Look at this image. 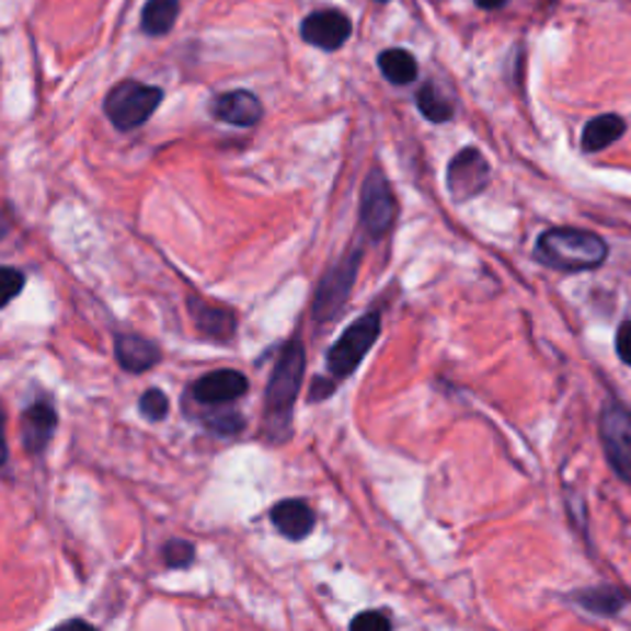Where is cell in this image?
<instances>
[{
    "label": "cell",
    "mask_w": 631,
    "mask_h": 631,
    "mask_svg": "<svg viewBox=\"0 0 631 631\" xmlns=\"http://www.w3.org/2000/svg\"><path fill=\"white\" fill-rule=\"evenodd\" d=\"M607 244L599 234L575 227H552L542 232L536 254L542 264L560 272H589L607 260Z\"/></svg>",
    "instance_id": "cell-2"
},
{
    "label": "cell",
    "mask_w": 631,
    "mask_h": 631,
    "mask_svg": "<svg viewBox=\"0 0 631 631\" xmlns=\"http://www.w3.org/2000/svg\"><path fill=\"white\" fill-rule=\"evenodd\" d=\"M53 631H96L92 624H87L82 619H72V621H62V624H57Z\"/></svg>",
    "instance_id": "cell-28"
},
{
    "label": "cell",
    "mask_w": 631,
    "mask_h": 631,
    "mask_svg": "<svg viewBox=\"0 0 631 631\" xmlns=\"http://www.w3.org/2000/svg\"><path fill=\"white\" fill-rule=\"evenodd\" d=\"M303 365L306 355L299 341L286 345L274 365V372L264 392V424L272 441L289 437L294 402L303 380Z\"/></svg>",
    "instance_id": "cell-1"
},
{
    "label": "cell",
    "mask_w": 631,
    "mask_h": 631,
    "mask_svg": "<svg viewBox=\"0 0 631 631\" xmlns=\"http://www.w3.org/2000/svg\"><path fill=\"white\" fill-rule=\"evenodd\" d=\"M481 8H501L506 0H477Z\"/></svg>",
    "instance_id": "cell-30"
},
{
    "label": "cell",
    "mask_w": 631,
    "mask_h": 631,
    "mask_svg": "<svg viewBox=\"0 0 631 631\" xmlns=\"http://www.w3.org/2000/svg\"><path fill=\"white\" fill-rule=\"evenodd\" d=\"M181 13V0H148L141 10V27L146 35L161 37L168 35Z\"/></svg>",
    "instance_id": "cell-17"
},
{
    "label": "cell",
    "mask_w": 631,
    "mask_h": 631,
    "mask_svg": "<svg viewBox=\"0 0 631 631\" xmlns=\"http://www.w3.org/2000/svg\"><path fill=\"white\" fill-rule=\"evenodd\" d=\"M8 230H10V222L5 220L3 215H0V240H3V237L8 234Z\"/></svg>",
    "instance_id": "cell-31"
},
{
    "label": "cell",
    "mask_w": 631,
    "mask_h": 631,
    "mask_svg": "<svg viewBox=\"0 0 631 631\" xmlns=\"http://www.w3.org/2000/svg\"><path fill=\"white\" fill-rule=\"evenodd\" d=\"M8 447H5V427H3V410H0V467L5 463Z\"/></svg>",
    "instance_id": "cell-29"
},
{
    "label": "cell",
    "mask_w": 631,
    "mask_h": 631,
    "mask_svg": "<svg viewBox=\"0 0 631 631\" xmlns=\"http://www.w3.org/2000/svg\"><path fill=\"white\" fill-rule=\"evenodd\" d=\"M272 523L289 540H303L313 530V508L301 498L279 501L272 508Z\"/></svg>",
    "instance_id": "cell-13"
},
{
    "label": "cell",
    "mask_w": 631,
    "mask_h": 631,
    "mask_svg": "<svg viewBox=\"0 0 631 631\" xmlns=\"http://www.w3.org/2000/svg\"><path fill=\"white\" fill-rule=\"evenodd\" d=\"M141 414L151 422H161L168 414V398L161 390H148L141 394Z\"/></svg>",
    "instance_id": "cell-24"
},
{
    "label": "cell",
    "mask_w": 631,
    "mask_h": 631,
    "mask_svg": "<svg viewBox=\"0 0 631 631\" xmlns=\"http://www.w3.org/2000/svg\"><path fill=\"white\" fill-rule=\"evenodd\" d=\"M163 102V89L124 79L104 99V114L118 131H131L146 124Z\"/></svg>",
    "instance_id": "cell-3"
},
{
    "label": "cell",
    "mask_w": 631,
    "mask_h": 631,
    "mask_svg": "<svg viewBox=\"0 0 631 631\" xmlns=\"http://www.w3.org/2000/svg\"><path fill=\"white\" fill-rule=\"evenodd\" d=\"M378 335H380V316L378 313L360 316V319L353 321L348 325V331L333 343L329 358H325L329 370L333 375H339V378L351 375L365 358V353L372 348V343L378 341Z\"/></svg>",
    "instance_id": "cell-4"
},
{
    "label": "cell",
    "mask_w": 631,
    "mask_h": 631,
    "mask_svg": "<svg viewBox=\"0 0 631 631\" xmlns=\"http://www.w3.org/2000/svg\"><path fill=\"white\" fill-rule=\"evenodd\" d=\"M116 360L128 372H146L161 360V351L144 335L122 333L116 335Z\"/></svg>",
    "instance_id": "cell-14"
},
{
    "label": "cell",
    "mask_w": 631,
    "mask_h": 631,
    "mask_svg": "<svg viewBox=\"0 0 631 631\" xmlns=\"http://www.w3.org/2000/svg\"><path fill=\"white\" fill-rule=\"evenodd\" d=\"M575 597L582 607L599 617L617 615V611L627 605V597L615 587H592L585 592H577Z\"/></svg>",
    "instance_id": "cell-19"
},
{
    "label": "cell",
    "mask_w": 631,
    "mask_h": 631,
    "mask_svg": "<svg viewBox=\"0 0 631 631\" xmlns=\"http://www.w3.org/2000/svg\"><path fill=\"white\" fill-rule=\"evenodd\" d=\"M163 560L168 567H187L195 560V548L187 540H171L163 548Z\"/></svg>",
    "instance_id": "cell-22"
},
{
    "label": "cell",
    "mask_w": 631,
    "mask_h": 631,
    "mask_svg": "<svg viewBox=\"0 0 631 631\" xmlns=\"http://www.w3.org/2000/svg\"><path fill=\"white\" fill-rule=\"evenodd\" d=\"M351 631H390V621L380 611H360L351 621Z\"/></svg>",
    "instance_id": "cell-25"
},
{
    "label": "cell",
    "mask_w": 631,
    "mask_h": 631,
    "mask_svg": "<svg viewBox=\"0 0 631 631\" xmlns=\"http://www.w3.org/2000/svg\"><path fill=\"white\" fill-rule=\"evenodd\" d=\"M210 112L217 122L230 126H254L264 114V106L260 99L244 89H234V92L220 94L210 104Z\"/></svg>",
    "instance_id": "cell-11"
},
{
    "label": "cell",
    "mask_w": 631,
    "mask_h": 631,
    "mask_svg": "<svg viewBox=\"0 0 631 631\" xmlns=\"http://www.w3.org/2000/svg\"><path fill=\"white\" fill-rule=\"evenodd\" d=\"M57 427V412L53 404L35 402L33 408L25 410L23 422H20V437H23L25 449L30 454L45 451V447L53 439Z\"/></svg>",
    "instance_id": "cell-12"
},
{
    "label": "cell",
    "mask_w": 631,
    "mask_h": 631,
    "mask_svg": "<svg viewBox=\"0 0 631 631\" xmlns=\"http://www.w3.org/2000/svg\"><path fill=\"white\" fill-rule=\"evenodd\" d=\"M353 25L348 15L341 10H316V13L306 15L301 23V37L319 49H339L351 37Z\"/></svg>",
    "instance_id": "cell-9"
},
{
    "label": "cell",
    "mask_w": 631,
    "mask_h": 631,
    "mask_svg": "<svg viewBox=\"0 0 631 631\" xmlns=\"http://www.w3.org/2000/svg\"><path fill=\"white\" fill-rule=\"evenodd\" d=\"M599 437L611 469L631 483V414L619 402H607L601 410Z\"/></svg>",
    "instance_id": "cell-5"
},
{
    "label": "cell",
    "mask_w": 631,
    "mask_h": 631,
    "mask_svg": "<svg viewBox=\"0 0 631 631\" xmlns=\"http://www.w3.org/2000/svg\"><path fill=\"white\" fill-rule=\"evenodd\" d=\"M491 168L479 148H463L447 168V185L454 200H469L489 185Z\"/></svg>",
    "instance_id": "cell-8"
},
{
    "label": "cell",
    "mask_w": 631,
    "mask_h": 631,
    "mask_svg": "<svg viewBox=\"0 0 631 631\" xmlns=\"http://www.w3.org/2000/svg\"><path fill=\"white\" fill-rule=\"evenodd\" d=\"M617 353L627 365H631V321H624L617 331Z\"/></svg>",
    "instance_id": "cell-26"
},
{
    "label": "cell",
    "mask_w": 631,
    "mask_h": 631,
    "mask_svg": "<svg viewBox=\"0 0 631 631\" xmlns=\"http://www.w3.org/2000/svg\"><path fill=\"white\" fill-rule=\"evenodd\" d=\"M358 266H360V252H353L348 256H343V260L323 276L319 291H316V301H313L316 319L331 321L341 313L345 299L351 296L355 276H358Z\"/></svg>",
    "instance_id": "cell-7"
},
{
    "label": "cell",
    "mask_w": 631,
    "mask_h": 631,
    "mask_svg": "<svg viewBox=\"0 0 631 631\" xmlns=\"http://www.w3.org/2000/svg\"><path fill=\"white\" fill-rule=\"evenodd\" d=\"M624 131H627L624 118L617 114H601L597 118H592V122H587L585 131H582V148H585L587 153L605 151L607 146H611L617 138L624 136Z\"/></svg>",
    "instance_id": "cell-16"
},
{
    "label": "cell",
    "mask_w": 631,
    "mask_h": 631,
    "mask_svg": "<svg viewBox=\"0 0 631 631\" xmlns=\"http://www.w3.org/2000/svg\"><path fill=\"white\" fill-rule=\"evenodd\" d=\"M417 108H420L424 118H429V122H434V124L449 122L451 114H454L451 104L439 94V89L434 87V84H424L420 89V92H417Z\"/></svg>",
    "instance_id": "cell-20"
},
{
    "label": "cell",
    "mask_w": 631,
    "mask_h": 631,
    "mask_svg": "<svg viewBox=\"0 0 631 631\" xmlns=\"http://www.w3.org/2000/svg\"><path fill=\"white\" fill-rule=\"evenodd\" d=\"M335 390V385L331 380H323V378H316L311 385V392H309V400L311 402H319L323 398H329V394Z\"/></svg>",
    "instance_id": "cell-27"
},
{
    "label": "cell",
    "mask_w": 631,
    "mask_h": 631,
    "mask_svg": "<svg viewBox=\"0 0 631 631\" xmlns=\"http://www.w3.org/2000/svg\"><path fill=\"white\" fill-rule=\"evenodd\" d=\"M250 388V382L237 370H215L193 385V398L200 404L220 408V404L240 400Z\"/></svg>",
    "instance_id": "cell-10"
},
{
    "label": "cell",
    "mask_w": 631,
    "mask_h": 631,
    "mask_svg": "<svg viewBox=\"0 0 631 631\" xmlns=\"http://www.w3.org/2000/svg\"><path fill=\"white\" fill-rule=\"evenodd\" d=\"M205 427H210L217 434H237L244 427V417L240 412H230V410H222L213 414V417L205 420Z\"/></svg>",
    "instance_id": "cell-23"
},
{
    "label": "cell",
    "mask_w": 631,
    "mask_h": 631,
    "mask_svg": "<svg viewBox=\"0 0 631 631\" xmlns=\"http://www.w3.org/2000/svg\"><path fill=\"white\" fill-rule=\"evenodd\" d=\"M25 286V274L13 269V266H0V309L8 301H13L15 296L23 291Z\"/></svg>",
    "instance_id": "cell-21"
},
{
    "label": "cell",
    "mask_w": 631,
    "mask_h": 631,
    "mask_svg": "<svg viewBox=\"0 0 631 631\" xmlns=\"http://www.w3.org/2000/svg\"><path fill=\"white\" fill-rule=\"evenodd\" d=\"M197 329L210 335L215 341H225L234 333V313L230 309H220V306H210L200 299L187 301Z\"/></svg>",
    "instance_id": "cell-15"
},
{
    "label": "cell",
    "mask_w": 631,
    "mask_h": 631,
    "mask_svg": "<svg viewBox=\"0 0 631 631\" xmlns=\"http://www.w3.org/2000/svg\"><path fill=\"white\" fill-rule=\"evenodd\" d=\"M380 3H388V0H380Z\"/></svg>",
    "instance_id": "cell-32"
},
{
    "label": "cell",
    "mask_w": 631,
    "mask_h": 631,
    "mask_svg": "<svg viewBox=\"0 0 631 631\" xmlns=\"http://www.w3.org/2000/svg\"><path fill=\"white\" fill-rule=\"evenodd\" d=\"M378 67L385 79H390L392 84H410L417 79V59H414L408 49H385L378 57Z\"/></svg>",
    "instance_id": "cell-18"
},
{
    "label": "cell",
    "mask_w": 631,
    "mask_h": 631,
    "mask_svg": "<svg viewBox=\"0 0 631 631\" xmlns=\"http://www.w3.org/2000/svg\"><path fill=\"white\" fill-rule=\"evenodd\" d=\"M394 215H398V203H394L388 177L380 171H372L365 177L360 193V222L365 232L375 237V240L388 234L394 222Z\"/></svg>",
    "instance_id": "cell-6"
}]
</instances>
